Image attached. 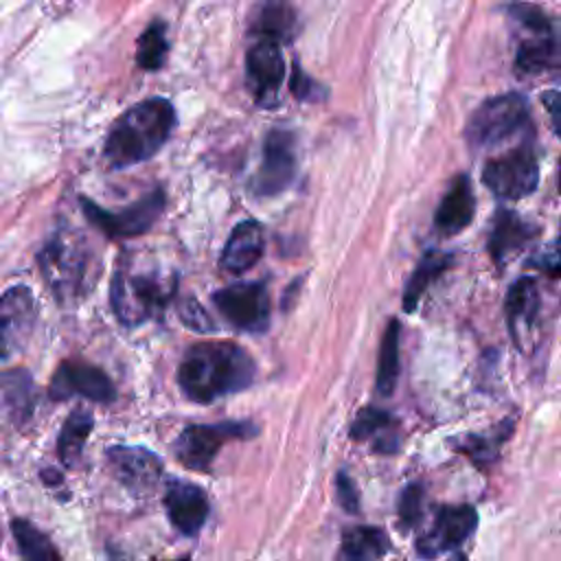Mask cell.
<instances>
[{
  "label": "cell",
  "instance_id": "obj_40",
  "mask_svg": "<svg viewBox=\"0 0 561 561\" xmlns=\"http://www.w3.org/2000/svg\"><path fill=\"white\" fill-rule=\"evenodd\" d=\"M178 561H188V559H178Z\"/></svg>",
  "mask_w": 561,
  "mask_h": 561
},
{
  "label": "cell",
  "instance_id": "obj_9",
  "mask_svg": "<svg viewBox=\"0 0 561 561\" xmlns=\"http://www.w3.org/2000/svg\"><path fill=\"white\" fill-rule=\"evenodd\" d=\"M482 180L497 197L519 199L530 195L539 182L537 158L528 147L513 149L484 164Z\"/></svg>",
  "mask_w": 561,
  "mask_h": 561
},
{
  "label": "cell",
  "instance_id": "obj_20",
  "mask_svg": "<svg viewBox=\"0 0 561 561\" xmlns=\"http://www.w3.org/2000/svg\"><path fill=\"white\" fill-rule=\"evenodd\" d=\"M35 405V386L31 373L24 368H11L2 373V410L13 425H24Z\"/></svg>",
  "mask_w": 561,
  "mask_h": 561
},
{
  "label": "cell",
  "instance_id": "obj_12",
  "mask_svg": "<svg viewBox=\"0 0 561 561\" xmlns=\"http://www.w3.org/2000/svg\"><path fill=\"white\" fill-rule=\"evenodd\" d=\"M105 460L112 476L136 495L153 491L162 476V460L138 445H114L105 451Z\"/></svg>",
  "mask_w": 561,
  "mask_h": 561
},
{
  "label": "cell",
  "instance_id": "obj_2",
  "mask_svg": "<svg viewBox=\"0 0 561 561\" xmlns=\"http://www.w3.org/2000/svg\"><path fill=\"white\" fill-rule=\"evenodd\" d=\"M173 125L175 112L164 99H147L129 107L107 134L105 160L121 169L151 158L164 145Z\"/></svg>",
  "mask_w": 561,
  "mask_h": 561
},
{
  "label": "cell",
  "instance_id": "obj_13",
  "mask_svg": "<svg viewBox=\"0 0 561 561\" xmlns=\"http://www.w3.org/2000/svg\"><path fill=\"white\" fill-rule=\"evenodd\" d=\"M37 318V305L28 287L13 285L7 287L0 300V342H2V359H9L11 353L20 351Z\"/></svg>",
  "mask_w": 561,
  "mask_h": 561
},
{
  "label": "cell",
  "instance_id": "obj_21",
  "mask_svg": "<svg viewBox=\"0 0 561 561\" xmlns=\"http://www.w3.org/2000/svg\"><path fill=\"white\" fill-rule=\"evenodd\" d=\"M530 237H533V228L524 224L515 213L511 210L497 213L491 237H489V252L495 265L502 267L513 252H517L528 243Z\"/></svg>",
  "mask_w": 561,
  "mask_h": 561
},
{
  "label": "cell",
  "instance_id": "obj_19",
  "mask_svg": "<svg viewBox=\"0 0 561 561\" xmlns=\"http://www.w3.org/2000/svg\"><path fill=\"white\" fill-rule=\"evenodd\" d=\"M504 307H506L508 331H511L515 344H519L522 335L533 329L537 311H539V291H537L535 280L530 276L517 278L506 294Z\"/></svg>",
  "mask_w": 561,
  "mask_h": 561
},
{
  "label": "cell",
  "instance_id": "obj_4",
  "mask_svg": "<svg viewBox=\"0 0 561 561\" xmlns=\"http://www.w3.org/2000/svg\"><path fill=\"white\" fill-rule=\"evenodd\" d=\"M39 272L59 302H75L92 287L90 252L81 234L59 228L37 254Z\"/></svg>",
  "mask_w": 561,
  "mask_h": 561
},
{
  "label": "cell",
  "instance_id": "obj_17",
  "mask_svg": "<svg viewBox=\"0 0 561 561\" xmlns=\"http://www.w3.org/2000/svg\"><path fill=\"white\" fill-rule=\"evenodd\" d=\"M263 250H265V237H263L261 224L254 219L239 221L224 245L219 265L224 272L243 274L259 263V259L263 256Z\"/></svg>",
  "mask_w": 561,
  "mask_h": 561
},
{
  "label": "cell",
  "instance_id": "obj_32",
  "mask_svg": "<svg viewBox=\"0 0 561 561\" xmlns=\"http://www.w3.org/2000/svg\"><path fill=\"white\" fill-rule=\"evenodd\" d=\"M506 434H508V432L497 434L495 438L478 436V434H469V436L458 438L454 449H458V451L467 454V456H469L471 460H476V462H489V460H493V458H495L497 447H500V443H502V438H504Z\"/></svg>",
  "mask_w": 561,
  "mask_h": 561
},
{
  "label": "cell",
  "instance_id": "obj_23",
  "mask_svg": "<svg viewBox=\"0 0 561 561\" xmlns=\"http://www.w3.org/2000/svg\"><path fill=\"white\" fill-rule=\"evenodd\" d=\"M390 550V539L381 528L353 526L342 535L340 557L342 561H383Z\"/></svg>",
  "mask_w": 561,
  "mask_h": 561
},
{
  "label": "cell",
  "instance_id": "obj_33",
  "mask_svg": "<svg viewBox=\"0 0 561 561\" xmlns=\"http://www.w3.org/2000/svg\"><path fill=\"white\" fill-rule=\"evenodd\" d=\"M178 316L180 320L197 331V333H215L217 327H215V320L210 318V313L206 311V307H202L199 300L195 298H184L180 305H178Z\"/></svg>",
  "mask_w": 561,
  "mask_h": 561
},
{
  "label": "cell",
  "instance_id": "obj_6",
  "mask_svg": "<svg viewBox=\"0 0 561 561\" xmlns=\"http://www.w3.org/2000/svg\"><path fill=\"white\" fill-rule=\"evenodd\" d=\"M528 123V103L522 94H502L484 101L467 125L473 147H493L517 134Z\"/></svg>",
  "mask_w": 561,
  "mask_h": 561
},
{
  "label": "cell",
  "instance_id": "obj_24",
  "mask_svg": "<svg viewBox=\"0 0 561 561\" xmlns=\"http://www.w3.org/2000/svg\"><path fill=\"white\" fill-rule=\"evenodd\" d=\"M451 263H454V256L449 252L430 250L421 256V261L416 263V267L410 274V278L405 283V289H403L401 305H403L405 313H412L416 309V305H419L421 296L425 294V289L430 287V283L434 278H438Z\"/></svg>",
  "mask_w": 561,
  "mask_h": 561
},
{
  "label": "cell",
  "instance_id": "obj_14",
  "mask_svg": "<svg viewBox=\"0 0 561 561\" xmlns=\"http://www.w3.org/2000/svg\"><path fill=\"white\" fill-rule=\"evenodd\" d=\"M296 171L294 138L283 129L267 134L263 145V162L252 180V191L259 195H276L285 191Z\"/></svg>",
  "mask_w": 561,
  "mask_h": 561
},
{
  "label": "cell",
  "instance_id": "obj_8",
  "mask_svg": "<svg viewBox=\"0 0 561 561\" xmlns=\"http://www.w3.org/2000/svg\"><path fill=\"white\" fill-rule=\"evenodd\" d=\"M81 208H83L85 217L101 232H105L112 239H123V237L142 234L158 221V217L164 208V195H162V191H151L149 195H145L142 199L134 202L131 206H127L118 213L99 208L90 199H81Z\"/></svg>",
  "mask_w": 561,
  "mask_h": 561
},
{
  "label": "cell",
  "instance_id": "obj_31",
  "mask_svg": "<svg viewBox=\"0 0 561 561\" xmlns=\"http://www.w3.org/2000/svg\"><path fill=\"white\" fill-rule=\"evenodd\" d=\"M423 500H425V489L421 482H410L401 495H399V506H397V515H399V528L410 530L421 522L423 515Z\"/></svg>",
  "mask_w": 561,
  "mask_h": 561
},
{
  "label": "cell",
  "instance_id": "obj_7",
  "mask_svg": "<svg viewBox=\"0 0 561 561\" xmlns=\"http://www.w3.org/2000/svg\"><path fill=\"white\" fill-rule=\"evenodd\" d=\"M217 311L245 333H263L270 324V296L265 283H239L213 294Z\"/></svg>",
  "mask_w": 561,
  "mask_h": 561
},
{
  "label": "cell",
  "instance_id": "obj_11",
  "mask_svg": "<svg viewBox=\"0 0 561 561\" xmlns=\"http://www.w3.org/2000/svg\"><path fill=\"white\" fill-rule=\"evenodd\" d=\"M478 526V513L469 504L440 506L432 526L416 539V550L421 557L432 559L440 552L460 548Z\"/></svg>",
  "mask_w": 561,
  "mask_h": 561
},
{
  "label": "cell",
  "instance_id": "obj_38",
  "mask_svg": "<svg viewBox=\"0 0 561 561\" xmlns=\"http://www.w3.org/2000/svg\"><path fill=\"white\" fill-rule=\"evenodd\" d=\"M449 561H467V559H465V557H460V554H458V557H454V559H449Z\"/></svg>",
  "mask_w": 561,
  "mask_h": 561
},
{
  "label": "cell",
  "instance_id": "obj_29",
  "mask_svg": "<svg viewBox=\"0 0 561 561\" xmlns=\"http://www.w3.org/2000/svg\"><path fill=\"white\" fill-rule=\"evenodd\" d=\"M294 26V11L285 0H270L261 7L259 15L254 18V33L261 39L278 42L289 35Z\"/></svg>",
  "mask_w": 561,
  "mask_h": 561
},
{
  "label": "cell",
  "instance_id": "obj_25",
  "mask_svg": "<svg viewBox=\"0 0 561 561\" xmlns=\"http://www.w3.org/2000/svg\"><path fill=\"white\" fill-rule=\"evenodd\" d=\"M94 427V416L85 408H75L68 419L61 425V432L57 436V456L61 465L75 467L81 458L83 445Z\"/></svg>",
  "mask_w": 561,
  "mask_h": 561
},
{
  "label": "cell",
  "instance_id": "obj_5",
  "mask_svg": "<svg viewBox=\"0 0 561 561\" xmlns=\"http://www.w3.org/2000/svg\"><path fill=\"white\" fill-rule=\"evenodd\" d=\"M259 434V427L248 421H221L186 425L173 440V456L193 471H208L219 449L230 440H243Z\"/></svg>",
  "mask_w": 561,
  "mask_h": 561
},
{
  "label": "cell",
  "instance_id": "obj_3",
  "mask_svg": "<svg viewBox=\"0 0 561 561\" xmlns=\"http://www.w3.org/2000/svg\"><path fill=\"white\" fill-rule=\"evenodd\" d=\"M175 274L140 267L129 259H121L110 283V305L121 324L138 327L158 318L175 298Z\"/></svg>",
  "mask_w": 561,
  "mask_h": 561
},
{
  "label": "cell",
  "instance_id": "obj_28",
  "mask_svg": "<svg viewBox=\"0 0 561 561\" xmlns=\"http://www.w3.org/2000/svg\"><path fill=\"white\" fill-rule=\"evenodd\" d=\"M559 64V44L554 39V33L535 35L533 39L524 42L515 57V68L522 75H537L543 70H550Z\"/></svg>",
  "mask_w": 561,
  "mask_h": 561
},
{
  "label": "cell",
  "instance_id": "obj_22",
  "mask_svg": "<svg viewBox=\"0 0 561 561\" xmlns=\"http://www.w3.org/2000/svg\"><path fill=\"white\" fill-rule=\"evenodd\" d=\"M348 436L357 443L368 440V438H377L375 449H379V451H394L397 443H399L392 416L386 410H379V408L359 410L357 416L353 419L351 427H348Z\"/></svg>",
  "mask_w": 561,
  "mask_h": 561
},
{
  "label": "cell",
  "instance_id": "obj_35",
  "mask_svg": "<svg viewBox=\"0 0 561 561\" xmlns=\"http://www.w3.org/2000/svg\"><path fill=\"white\" fill-rule=\"evenodd\" d=\"M335 497L346 513H359V491L353 478L344 471H340L335 478Z\"/></svg>",
  "mask_w": 561,
  "mask_h": 561
},
{
  "label": "cell",
  "instance_id": "obj_39",
  "mask_svg": "<svg viewBox=\"0 0 561 561\" xmlns=\"http://www.w3.org/2000/svg\"><path fill=\"white\" fill-rule=\"evenodd\" d=\"M559 188H561V171H559Z\"/></svg>",
  "mask_w": 561,
  "mask_h": 561
},
{
  "label": "cell",
  "instance_id": "obj_37",
  "mask_svg": "<svg viewBox=\"0 0 561 561\" xmlns=\"http://www.w3.org/2000/svg\"><path fill=\"white\" fill-rule=\"evenodd\" d=\"M543 107L552 121V127L557 129V134H561V92L559 90H548L541 96Z\"/></svg>",
  "mask_w": 561,
  "mask_h": 561
},
{
  "label": "cell",
  "instance_id": "obj_18",
  "mask_svg": "<svg viewBox=\"0 0 561 561\" xmlns=\"http://www.w3.org/2000/svg\"><path fill=\"white\" fill-rule=\"evenodd\" d=\"M473 213H476V199H473L469 178L458 175L436 208L434 226L440 234L451 237L471 224Z\"/></svg>",
  "mask_w": 561,
  "mask_h": 561
},
{
  "label": "cell",
  "instance_id": "obj_10",
  "mask_svg": "<svg viewBox=\"0 0 561 561\" xmlns=\"http://www.w3.org/2000/svg\"><path fill=\"white\" fill-rule=\"evenodd\" d=\"M48 394L55 401L83 397L94 403H110L116 397V388L99 366L81 359H66L53 373Z\"/></svg>",
  "mask_w": 561,
  "mask_h": 561
},
{
  "label": "cell",
  "instance_id": "obj_16",
  "mask_svg": "<svg viewBox=\"0 0 561 561\" xmlns=\"http://www.w3.org/2000/svg\"><path fill=\"white\" fill-rule=\"evenodd\" d=\"M283 55L278 42L259 39L248 53V81L261 103H270L283 81Z\"/></svg>",
  "mask_w": 561,
  "mask_h": 561
},
{
  "label": "cell",
  "instance_id": "obj_15",
  "mask_svg": "<svg viewBox=\"0 0 561 561\" xmlns=\"http://www.w3.org/2000/svg\"><path fill=\"white\" fill-rule=\"evenodd\" d=\"M162 502L173 528H178L182 535L193 537L206 524L208 497L197 484L186 480H171L164 489Z\"/></svg>",
  "mask_w": 561,
  "mask_h": 561
},
{
  "label": "cell",
  "instance_id": "obj_27",
  "mask_svg": "<svg viewBox=\"0 0 561 561\" xmlns=\"http://www.w3.org/2000/svg\"><path fill=\"white\" fill-rule=\"evenodd\" d=\"M399 335H401L399 320L392 318L383 331L379 357H377L375 388L381 397H390L399 379Z\"/></svg>",
  "mask_w": 561,
  "mask_h": 561
},
{
  "label": "cell",
  "instance_id": "obj_1",
  "mask_svg": "<svg viewBox=\"0 0 561 561\" xmlns=\"http://www.w3.org/2000/svg\"><path fill=\"white\" fill-rule=\"evenodd\" d=\"M256 366L245 348L226 340L193 344L180 366L178 383L195 403H210L219 397L248 388Z\"/></svg>",
  "mask_w": 561,
  "mask_h": 561
},
{
  "label": "cell",
  "instance_id": "obj_30",
  "mask_svg": "<svg viewBox=\"0 0 561 561\" xmlns=\"http://www.w3.org/2000/svg\"><path fill=\"white\" fill-rule=\"evenodd\" d=\"M167 55V37H164V24L153 22L138 42V64L145 70H156L162 66Z\"/></svg>",
  "mask_w": 561,
  "mask_h": 561
},
{
  "label": "cell",
  "instance_id": "obj_34",
  "mask_svg": "<svg viewBox=\"0 0 561 561\" xmlns=\"http://www.w3.org/2000/svg\"><path fill=\"white\" fill-rule=\"evenodd\" d=\"M511 15L522 24L526 26L530 33L535 35H546V33H552V24L548 20V15L535 7V4H528V2H517L511 7Z\"/></svg>",
  "mask_w": 561,
  "mask_h": 561
},
{
  "label": "cell",
  "instance_id": "obj_26",
  "mask_svg": "<svg viewBox=\"0 0 561 561\" xmlns=\"http://www.w3.org/2000/svg\"><path fill=\"white\" fill-rule=\"evenodd\" d=\"M11 533L18 546L20 561H64L57 546L35 524L22 517H13Z\"/></svg>",
  "mask_w": 561,
  "mask_h": 561
},
{
  "label": "cell",
  "instance_id": "obj_36",
  "mask_svg": "<svg viewBox=\"0 0 561 561\" xmlns=\"http://www.w3.org/2000/svg\"><path fill=\"white\" fill-rule=\"evenodd\" d=\"M533 265H537L539 270H543L550 276H561V234Z\"/></svg>",
  "mask_w": 561,
  "mask_h": 561
}]
</instances>
